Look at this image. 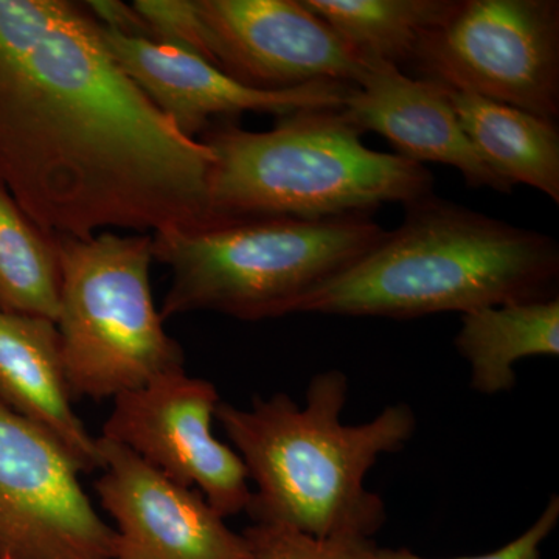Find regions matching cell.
I'll return each instance as SVG.
<instances>
[{"instance_id":"obj_1","label":"cell","mask_w":559,"mask_h":559,"mask_svg":"<svg viewBox=\"0 0 559 559\" xmlns=\"http://www.w3.org/2000/svg\"><path fill=\"white\" fill-rule=\"evenodd\" d=\"M212 162L114 60L87 7L0 0V187L40 231L205 226Z\"/></svg>"},{"instance_id":"obj_2","label":"cell","mask_w":559,"mask_h":559,"mask_svg":"<svg viewBox=\"0 0 559 559\" xmlns=\"http://www.w3.org/2000/svg\"><path fill=\"white\" fill-rule=\"evenodd\" d=\"M348 380L316 374L304 406L286 393L255 396L249 409L229 403L215 418L237 448L257 491L248 513L319 539H373L388 520L384 500L366 487L382 454L406 447L417 430L407 404H390L362 425H344Z\"/></svg>"},{"instance_id":"obj_3","label":"cell","mask_w":559,"mask_h":559,"mask_svg":"<svg viewBox=\"0 0 559 559\" xmlns=\"http://www.w3.org/2000/svg\"><path fill=\"white\" fill-rule=\"evenodd\" d=\"M559 246L430 193L380 245L323 282L294 314L418 319L557 297Z\"/></svg>"},{"instance_id":"obj_4","label":"cell","mask_w":559,"mask_h":559,"mask_svg":"<svg viewBox=\"0 0 559 559\" xmlns=\"http://www.w3.org/2000/svg\"><path fill=\"white\" fill-rule=\"evenodd\" d=\"M267 131L231 123L204 132L212 151L209 224L288 218L322 221L371 215L433 193L425 165L367 148L341 109L277 117Z\"/></svg>"},{"instance_id":"obj_5","label":"cell","mask_w":559,"mask_h":559,"mask_svg":"<svg viewBox=\"0 0 559 559\" xmlns=\"http://www.w3.org/2000/svg\"><path fill=\"white\" fill-rule=\"evenodd\" d=\"M371 215L261 218L153 235V259L171 270L162 319L212 311L240 320L294 314L323 282L380 245Z\"/></svg>"},{"instance_id":"obj_6","label":"cell","mask_w":559,"mask_h":559,"mask_svg":"<svg viewBox=\"0 0 559 559\" xmlns=\"http://www.w3.org/2000/svg\"><path fill=\"white\" fill-rule=\"evenodd\" d=\"M62 367L72 395L116 399L183 370V353L154 305L153 235L57 238Z\"/></svg>"},{"instance_id":"obj_7","label":"cell","mask_w":559,"mask_h":559,"mask_svg":"<svg viewBox=\"0 0 559 559\" xmlns=\"http://www.w3.org/2000/svg\"><path fill=\"white\" fill-rule=\"evenodd\" d=\"M419 79L557 121L558 0H459L411 61Z\"/></svg>"},{"instance_id":"obj_8","label":"cell","mask_w":559,"mask_h":559,"mask_svg":"<svg viewBox=\"0 0 559 559\" xmlns=\"http://www.w3.org/2000/svg\"><path fill=\"white\" fill-rule=\"evenodd\" d=\"M114 544L69 452L0 400V559H114Z\"/></svg>"},{"instance_id":"obj_9","label":"cell","mask_w":559,"mask_h":559,"mask_svg":"<svg viewBox=\"0 0 559 559\" xmlns=\"http://www.w3.org/2000/svg\"><path fill=\"white\" fill-rule=\"evenodd\" d=\"M103 437L204 496L221 516L248 511L252 491L237 451L216 439L212 421L221 403L207 380L183 370L116 396Z\"/></svg>"},{"instance_id":"obj_10","label":"cell","mask_w":559,"mask_h":559,"mask_svg":"<svg viewBox=\"0 0 559 559\" xmlns=\"http://www.w3.org/2000/svg\"><path fill=\"white\" fill-rule=\"evenodd\" d=\"M209 60L260 91L358 86L369 69L301 0H193Z\"/></svg>"},{"instance_id":"obj_11","label":"cell","mask_w":559,"mask_h":559,"mask_svg":"<svg viewBox=\"0 0 559 559\" xmlns=\"http://www.w3.org/2000/svg\"><path fill=\"white\" fill-rule=\"evenodd\" d=\"M103 474L95 484L102 507L116 522L114 559H241L242 533L198 489L153 468L116 441L100 437Z\"/></svg>"},{"instance_id":"obj_12","label":"cell","mask_w":559,"mask_h":559,"mask_svg":"<svg viewBox=\"0 0 559 559\" xmlns=\"http://www.w3.org/2000/svg\"><path fill=\"white\" fill-rule=\"evenodd\" d=\"M98 25L114 60L191 139H197L198 132L207 131L210 120L215 117L224 119L242 112L282 117L304 109H341L345 97L355 87L342 83H314L288 91L253 90L191 51L121 35L100 22Z\"/></svg>"},{"instance_id":"obj_13","label":"cell","mask_w":559,"mask_h":559,"mask_svg":"<svg viewBox=\"0 0 559 559\" xmlns=\"http://www.w3.org/2000/svg\"><path fill=\"white\" fill-rule=\"evenodd\" d=\"M342 112L360 134L388 139L404 159L450 165L474 189L513 191L480 159L439 83L395 68L370 69L345 97Z\"/></svg>"},{"instance_id":"obj_14","label":"cell","mask_w":559,"mask_h":559,"mask_svg":"<svg viewBox=\"0 0 559 559\" xmlns=\"http://www.w3.org/2000/svg\"><path fill=\"white\" fill-rule=\"evenodd\" d=\"M70 399L55 322L0 310V400L47 430L80 473L102 469L100 443L73 412Z\"/></svg>"},{"instance_id":"obj_15","label":"cell","mask_w":559,"mask_h":559,"mask_svg":"<svg viewBox=\"0 0 559 559\" xmlns=\"http://www.w3.org/2000/svg\"><path fill=\"white\" fill-rule=\"evenodd\" d=\"M447 91L463 131L489 170L511 189L522 183L559 204L557 121L477 95Z\"/></svg>"},{"instance_id":"obj_16","label":"cell","mask_w":559,"mask_h":559,"mask_svg":"<svg viewBox=\"0 0 559 559\" xmlns=\"http://www.w3.org/2000/svg\"><path fill=\"white\" fill-rule=\"evenodd\" d=\"M454 344L469 362L471 388L481 395L510 392L520 360L559 355V297L466 312Z\"/></svg>"},{"instance_id":"obj_17","label":"cell","mask_w":559,"mask_h":559,"mask_svg":"<svg viewBox=\"0 0 559 559\" xmlns=\"http://www.w3.org/2000/svg\"><path fill=\"white\" fill-rule=\"evenodd\" d=\"M367 69L404 68L459 0H301Z\"/></svg>"},{"instance_id":"obj_18","label":"cell","mask_w":559,"mask_h":559,"mask_svg":"<svg viewBox=\"0 0 559 559\" xmlns=\"http://www.w3.org/2000/svg\"><path fill=\"white\" fill-rule=\"evenodd\" d=\"M60 286L57 240L0 187V310L57 322Z\"/></svg>"},{"instance_id":"obj_19","label":"cell","mask_w":559,"mask_h":559,"mask_svg":"<svg viewBox=\"0 0 559 559\" xmlns=\"http://www.w3.org/2000/svg\"><path fill=\"white\" fill-rule=\"evenodd\" d=\"M242 536L241 559H377L374 539H319L267 524H253Z\"/></svg>"},{"instance_id":"obj_20","label":"cell","mask_w":559,"mask_h":559,"mask_svg":"<svg viewBox=\"0 0 559 559\" xmlns=\"http://www.w3.org/2000/svg\"><path fill=\"white\" fill-rule=\"evenodd\" d=\"M132 9L145 25V39L191 51L210 62L193 0H138Z\"/></svg>"},{"instance_id":"obj_21","label":"cell","mask_w":559,"mask_h":559,"mask_svg":"<svg viewBox=\"0 0 559 559\" xmlns=\"http://www.w3.org/2000/svg\"><path fill=\"white\" fill-rule=\"evenodd\" d=\"M559 522V498L551 495L546 509L527 530L506 546L473 557L426 558L409 549H384L378 546L377 559H543V546Z\"/></svg>"}]
</instances>
